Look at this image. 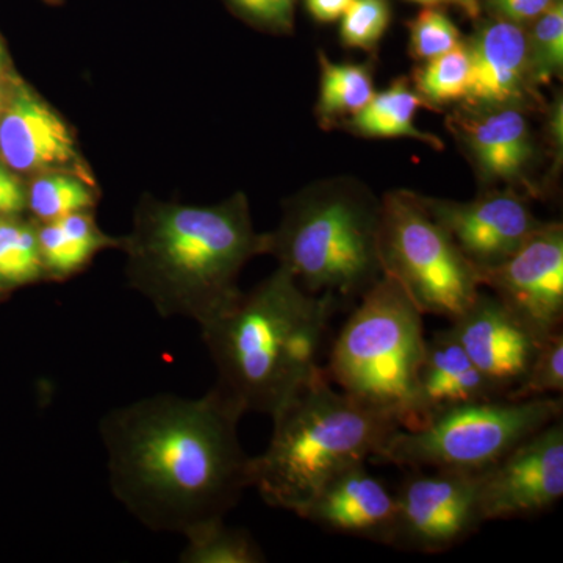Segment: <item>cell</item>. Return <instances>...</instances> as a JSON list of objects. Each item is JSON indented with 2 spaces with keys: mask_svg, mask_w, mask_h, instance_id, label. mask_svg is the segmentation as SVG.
<instances>
[{
  "mask_svg": "<svg viewBox=\"0 0 563 563\" xmlns=\"http://www.w3.org/2000/svg\"><path fill=\"white\" fill-rule=\"evenodd\" d=\"M352 0H306L307 10L314 20L332 22L340 20Z\"/></svg>",
  "mask_w": 563,
  "mask_h": 563,
  "instance_id": "33",
  "label": "cell"
},
{
  "mask_svg": "<svg viewBox=\"0 0 563 563\" xmlns=\"http://www.w3.org/2000/svg\"><path fill=\"white\" fill-rule=\"evenodd\" d=\"M498 398L495 388L476 368L450 328L437 332L432 339H426L424 354L418 369L420 428L444 410Z\"/></svg>",
  "mask_w": 563,
  "mask_h": 563,
  "instance_id": "18",
  "label": "cell"
},
{
  "mask_svg": "<svg viewBox=\"0 0 563 563\" xmlns=\"http://www.w3.org/2000/svg\"><path fill=\"white\" fill-rule=\"evenodd\" d=\"M555 0H488L499 20L523 25L539 18Z\"/></svg>",
  "mask_w": 563,
  "mask_h": 563,
  "instance_id": "31",
  "label": "cell"
},
{
  "mask_svg": "<svg viewBox=\"0 0 563 563\" xmlns=\"http://www.w3.org/2000/svg\"><path fill=\"white\" fill-rule=\"evenodd\" d=\"M395 496L398 510L391 547L401 550L444 553L484 523L479 474L413 470Z\"/></svg>",
  "mask_w": 563,
  "mask_h": 563,
  "instance_id": "9",
  "label": "cell"
},
{
  "mask_svg": "<svg viewBox=\"0 0 563 563\" xmlns=\"http://www.w3.org/2000/svg\"><path fill=\"white\" fill-rule=\"evenodd\" d=\"M27 206V195L16 176L0 165V217H13Z\"/></svg>",
  "mask_w": 563,
  "mask_h": 563,
  "instance_id": "32",
  "label": "cell"
},
{
  "mask_svg": "<svg viewBox=\"0 0 563 563\" xmlns=\"http://www.w3.org/2000/svg\"><path fill=\"white\" fill-rule=\"evenodd\" d=\"M358 301L332 344L325 374L351 398L390 415L399 428L418 429V369L424 354V314L387 274Z\"/></svg>",
  "mask_w": 563,
  "mask_h": 563,
  "instance_id": "6",
  "label": "cell"
},
{
  "mask_svg": "<svg viewBox=\"0 0 563 563\" xmlns=\"http://www.w3.org/2000/svg\"><path fill=\"white\" fill-rule=\"evenodd\" d=\"M483 287L539 340L563 322V228L543 222L507 261L479 272Z\"/></svg>",
  "mask_w": 563,
  "mask_h": 563,
  "instance_id": "10",
  "label": "cell"
},
{
  "mask_svg": "<svg viewBox=\"0 0 563 563\" xmlns=\"http://www.w3.org/2000/svg\"><path fill=\"white\" fill-rule=\"evenodd\" d=\"M379 257L383 273L422 314L453 322L483 291L476 266L412 191H390L380 201Z\"/></svg>",
  "mask_w": 563,
  "mask_h": 563,
  "instance_id": "8",
  "label": "cell"
},
{
  "mask_svg": "<svg viewBox=\"0 0 563 563\" xmlns=\"http://www.w3.org/2000/svg\"><path fill=\"white\" fill-rule=\"evenodd\" d=\"M181 563H263L266 555L250 532L229 528L224 518L207 521L184 533Z\"/></svg>",
  "mask_w": 563,
  "mask_h": 563,
  "instance_id": "22",
  "label": "cell"
},
{
  "mask_svg": "<svg viewBox=\"0 0 563 563\" xmlns=\"http://www.w3.org/2000/svg\"><path fill=\"white\" fill-rule=\"evenodd\" d=\"M3 111V91L2 88H0V114H2Z\"/></svg>",
  "mask_w": 563,
  "mask_h": 563,
  "instance_id": "35",
  "label": "cell"
},
{
  "mask_svg": "<svg viewBox=\"0 0 563 563\" xmlns=\"http://www.w3.org/2000/svg\"><path fill=\"white\" fill-rule=\"evenodd\" d=\"M450 329L504 399L523 384L542 343L498 298L483 291Z\"/></svg>",
  "mask_w": 563,
  "mask_h": 563,
  "instance_id": "13",
  "label": "cell"
},
{
  "mask_svg": "<svg viewBox=\"0 0 563 563\" xmlns=\"http://www.w3.org/2000/svg\"><path fill=\"white\" fill-rule=\"evenodd\" d=\"M339 306L331 296L303 290L279 266L202 325L217 366L214 388L244 413L273 417L321 368L322 343Z\"/></svg>",
  "mask_w": 563,
  "mask_h": 563,
  "instance_id": "3",
  "label": "cell"
},
{
  "mask_svg": "<svg viewBox=\"0 0 563 563\" xmlns=\"http://www.w3.org/2000/svg\"><path fill=\"white\" fill-rule=\"evenodd\" d=\"M396 510V496L362 462L333 477L306 507L301 518L329 532L391 547Z\"/></svg>",
  "mask_w": 563,
  "mask_h": 563,
  "instance_id": "15",
  "label": "cell"
},
{
  "mask_svg": "<svg viewBox=\"0 0 563 563\" xmlns=\"http://www.w3.org/2000/svg\"><path fill=\"white\" fill-rule=\"evenodd\" d=\"M421 202L477 272L507 261L543 224L512 190L487 191L468 202L421 196Z\"/></svg>",
  "mask_w": 563,
  "mask_h": 563,
  "instance_id": "12",
  "label": "cell"
},
{
  "mask_svg": "<svg viewBox=\"0 0 563 563\" xmlns=\"http://www.w3.org/2000/svg\"><path fill=\"white\" fill-rule=\"evenodd\" d=\"M129 280L162 318L209 324L242 296L239 276L266 254L243 195L213 207L150 203L125 240Z\"/></svg>",
  "mask_w": 563,
  "mask_h": 563,
  "instance_id": "2",
  "label": "cell"
},
{
  "mask_svg": "<svg viewBox=\"0 0 563 563\" xmlns=\"http://www.w3.org/2000/svg\"><path fill=\"white\" fill-rule=\"evenodd\" d=\"M472 63L468 107L518 106L529 85L528 40L523 25L496 20L466 43Z\"/></svg>",
  "mask_w": 563,
  "mask_h": 563,
  "instance_id": "17",
  "label": "cell"
},
{
  "mask_svg": "<svg viewBox=\"0 0 563 563\" xmlns=\"http://www.w3.org/2000/svg\"><path fill=\"white\" fill-rule=\"evenodd\" d=\"M412 2L424 3V5H440V3H448V5L459 7L465 11L468 16L477 18L481 13L479 0H412Z\"/></svg>",
  "mask_w": 563,
  "mask_h": 563,
  "instance_id": "34",
  "label": "cell"
},
{
  "mask_svg": "<svg viewBox=\"0 0 563 563\" xmlns=\"http://www.w3.org/2000/svg\"><path fill=\"white\" fill-rule=\"evenodd\" d=\"M472 63L465 41L415 69L413 88L429 106L465 101Z\"/></svg>",
  "mask_w": 563,
  "mask_h": 563,
  "instance_id": "23",
  "label": "cell"
},
{
  "mask_svg": "<svg viewBox=\"0 0 563 563\" xmlns=\"http://www.w3.org/2000/svg\"><path fill=\"white\" fill-rule=\"evenodd\" d=\"M526 40L532 84H550L563 68L562 0H555L533 20L532 31L526 32Z\"/></svg>",
  "mask_w": 563,
  "mask_h": 563,
  "instance_id": "26",
  "label": "cell"
},
{
  "mask_svg": "<svg viewBox=\"0 0 563 563\" xmlns=\"http://www.w3.org/2000/svg\"><path fill=\"white\" fill-rule=\"evenodd\" d=\"M320 98L317 117L322 125H332L340 120H351L374 96V80L369 65L357 63H333L322 52Z\"/></svg>",
  "mask_w": 563,
  "mask_h": 563,
  "instance_id": "21",
  "label": "cell"
},
{
  "mask_svg": "<svg viewBox=\"0 0 563 563\" xmlns=\"http://www.w3.org/2000/svg\"><path fill=\"white\" fill-rule=\"evenodd\" d=\"M2 58H3V47H2V44H0V68H2Z\"/></svg>",
  "mask_w": 563,
  "mask_h": 563,
  "instance_id": "36",
  "label": "cell"
},
{
  "mask_svg": "<svg viewBox=\"0 0 563 563\" xmlns=\"http://www.w3.org/2000/svg\"><path fill=\"white\" fill-rule=\"evenodd\" d=\"M340 20L343 46L369 52L376 49L390 25V5L387 0H352Z\"/></svg>",
  "mask_w": 563,
  "mask_h": 563,
  "instance_id": "28",
  "label": "cell"
},
{
  "mask_svg": "<svg viewBox=\"0 0 563 563\" xmlns=\"http://www.w3.org/2000/svg\"><path fill=\"white\" fill-rule=\"evenodd\" d=\"M453 131L484 184L526 185L536 144L520 107H468L455 114Z\"/></svg>",
  "mask_w": 563,
  "mask_h": 563,
  "instance_id": "14",
  "label": "cell"
},
{
  "mask_svg": "<svg viewBox=\"0 0 563 563\" xmlns=\"http://www.w3.org/2000/svg\"><path fill=\"white\" fill-rule=\"evenodd\" d=\"M0 157L20 173L66 172L79 163L68 124L27 87L0 114Z\"/></svg>",
  "mask_w": 563,
  "mask_h": 563,
  "instance_id": "16",
  "label": "cell"
},
{
  "mask_svg": "<svg viewBox=\"0 0 563 563\" xmlns=\"http://www.w3.org/2000/svg\"><path fill=\"white\" fill-rule=\"evenodd\" d=\"M27 206L43 222L58 220L95 206L90 185L66 172H49L32 181Z\"/></svg>",
  "mask_w": 563,
  "mask_h": 563,
  "instance_id": "25",
  "label": "cell"
},
{
  "mask_svg": "<svg viewBox=\"0 0 563 563\" xmlns=\"http://www.w3.org/2000/svg\"><path fill=\"white\" fill-rule=\"evenodd\" d=\"M243 415L214 387L201 398L155 395L110 410L99 433L114 498L154 532L184 536L224 518L250 488Z\"/></svg>",
  "mask_w": 563,
  "mask_h": 563,
  "instance_id": "1",
  "label": "cell"
},
{
  "mask_svg": "<svg viewBox=\"0 0 563 563\" xmlns=\"http://www.w3.org/2000/svg\"><path fill=\"white\" fill-rule=\"evenodd\" d=\"M461 43L457 25L443 10L433 5L420 11L410 22V54L417 60H431Z\"/></svg>",
  "mask_w": 563,
  "mask_h": 563,
  "instance_id": "29",
  "label": "cell"
},
{
  "mask_svg": "<svg viewBox=\"0 0 563 563\" xmlns=\"http://www.w3.org/2000/svg\"><path fill=\"white\" fill-rule=\"evenodd\" d=\"M562 413V396L462 404L435 415L422 428L398 429L372 461L410 470L479 474Z\"/></svg>",
  "mask_w": 563,
  "mask_h": 563,
  "instance_id": "7",
  "label": "cell"
},
{
  "mask_svg": "<svg viewBox=\"0 0 563 563\" xmlns=\"http://www.w3.org/2000/svg\"><path fill=\"white\" fill-rule=\"evenodd\" d=\"M36 233L44 276L57 280L79 273L99 251L114 244V240L99 231L90 211L43 222Z\"/></svg>",
  "mask_w": 563,
  "mask_h": 563,
  "instance_id": "19",
  "label": "cell"
},
{
  "mask_svg": "<svg viewBox=\"0 0 563 563\" xmlns=\"http://www.w3.org/2000/svg\"><path fill=\"white\" fill-rule=\"evenodd\" d=\"M563 496V421L544 426L501 461L479 473L483 521L531 518Z\"/></svg>",
  "mask_w": 563,
  "mask_h": 563,
  "instance_id": "11",
  "label": "cell"
},
{
  "mask_svg": "<svg viewBox=\"0 0 563 563\" xmlns=\"http://www.w3.org/2000/svg\"><path fill=\"white\" fill-rule=\"evenodd\" d=\"M422 107L431 109L415 91L413 85L401 77L385 90L374 92L372 101L347 121V128L372 139H413L435 150H443L439 136L421 132L415 125V117Z\"/></svg>",
  "mask_w": 563,
  "mask_h": 563,
  "instance_id": "20",
  "label": "cell"
},
{
  "mask_svg": "<svg viewBox=\"0 0 563 563\" xmlns=\"http://www.w3.org/2000/svg\"><path fill=\"white\" fill-rule=\"evenodd\" d=\"M265 453L251 457L250 487L276 509L301 517L333 477L373 455L398 431L390 415L358 402L324 368L273 415Z\"/></svg>",
  "mask_w": 563,
  "mask_h": 563,
  "instance_id": "4",
  "label": "cell"
},
{
  "mask_svg": "<svg viewBox=\"0 0 563 563\" xmlns=\"http://www.w3.org/2000/svg\"><path fill=\"white\" fill-rule=\"evenodd\" d=\"M379 222L380 202L357 181H321L287 203L266 254L312 295L361 299L384 276Z\"/></svg>",
  "mask_w": 563,
  "mask_h": 563,
  "instance_id": "5",
  "label": "cell"
},
{
  "mask_svg": "<svg viewBox=\"0 0 563 563\" xmlns=\"http://www.w3.org/2000/svg\"><path fill=\"white\" fill-rule=\"evenodd\" d=\"M229 2L251 20L272 25V27L287 29L292 22L296 0H229Z\"/></svg>",
  "mask_w": 563,
  "mask_h": 563,
  "instance_id": "30",
  "label": "cell"
},
{
  "mask_svg": "<svg viewBox=\"0 0 563 563\" xmlns=\"http://www.w3.org/2000/svg\"><path fill=\"white\" fill-rule=\"evenodd\" d=\"M44 277L36 228L13 217H0V290Z\"/></svg>",
  "mask_w": 563,
  "mask_h": 563,
  "instance_id": "24",
  "label": "cell"
},
{
  "mask_svg": "<svg viewBox=\"0 0 563 563\" xmlns=\"http://www.w3.org/2000/svg\"><path fill=\"white\" fill-rule=\"evenodd\" d=\"M563 393V332H554L544 339L537 350L523 384L510 393L506 399L525 401V399L551 398Z\"/></svg>",
  "mask_w": 563,
  "mask_h": 563,
  "instance_id": "27",
  "label": "cell"
}]
</instances>
